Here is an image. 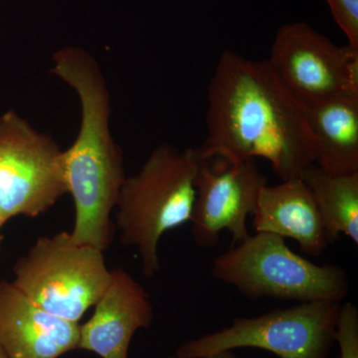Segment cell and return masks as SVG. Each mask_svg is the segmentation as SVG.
I'll use <instances>...</instances> for the list:
<instances>
[{
    "label": "cell",
    "mask_w": 358,
    "mask_h": 358,
    "mask_svg": "<svg viewBox=\"0 0 358 358\" xmlns=\"http://www.w3.org/2000/svg\"><path fill=\"white\" fill-rule=\"evenodd\" d=\"M167 358H179L178 357H169ZM204 358H237L236 355H235L234 350H228V352H223L216 353V355H209V357H206Z\"/></svg>",
    "instance_id": "e0dca14e"
},
{
    "label": "cell",
    "mask_w": 358,
    "mask_h": 358,
    "mask_svg": "<svg viewBox=\"0 0 358 358\" xmlns=\"http://www.w3.org/2000/svg\"><path fill=\"white\" fill-rule=\"evenodd\" d=\"M94 307L93 315L80 324L78 350L101 358H129L134 334L154 320L150 294L124 268H113L109 285Z\"/></svg>",
    "instance_id": "30bf717a"
},
{
    "label": "cell",
    "mask_w": 358,
    "mask_h": 358,
    "mask_svg": "<svg viewBox=\"0 0 358 358\" xmlns=\"http://www.w3.org/2000/svg\"><path fill=\"white\" fill-rule=\"evenodd\" d=\"M268 178L256 159L233 162L224 157L202 159L195 178L196 199L192 220L193 240L200 248H214L223 231L232 244L249 236L247 218L253 215Z\"/></svg>",
    "instance_id": "9c48e42d"
},
{
    "label": "cell",
    "mask_w": 358,
    "mask_h": 358,
    "mask_svg": "<svg viewBox=\"0 0 358 358\" xmlns=\"http://www.w3.org/2000/svg\"><path fill=\"white\" fill-rule=\"evenodd\" d=\"M52 73L76 91L81 124L76 140L63 152L67 193L75 207L71 236L105 252L112 241L110 214L126 173L124 157L110 131V94L98 63L78 47L54 54Z\"/></svg>",
    "instance_id": "7a4b0ae2"
},
{
    "label": "cell",
    "mask_w": 358,
    "mask_h": 358,
    "mask_svg": "<svg viewBox=\"0 0 358 358\" xmlns=\"http://www.w3.org/2000/svg\"><path fill=\"white\" fill-rule=\"evenodd\" d=\"M341 306L336 301H306L258 317H236L221 331L185 341L176 357L204 358L251 348L280 358H329L336 343Z\"/></svg>",
    "instance_id": "8992f818"
},
{
    "label": "cell",
    "mask_w": 358,
    "mask_h": 358,
    "mask_svg": "<svg viewBox=\"0 0 358 358\" xmlns=\"http://www.w3.org/2000/svg\"><path fill=\"white\" fill-rule=\"evenodd\" d=\"M200 162L199 148L179 150L164 143L122 183L115 206L120 240L138 251L147 279L159 272L162 237L192 220Z\"/></svg>",
    "instance_id": "3957f363"
},
{
    "label": "cell",
    "mask_w": 358,
    "mask_h": 358,
    "mask_svg": "<svg viewBox=\"0 0 358 358\" xmlns=\"http://www.w3.org/2000/svg\"><path fill=\"white\" fill-rule=\"evenodd\" d=\"M6 223V221H4L3 218L0 215V254H1L2 242H3V235L1 234V230Z\"/></svg>",
    "instance_id": "ac0fdd59"
},
{
    "label": "cell",
    "mask_w": 358,
    "mask_h": 358,
    "mask_svg": "<svg viewBox=\"0 0 358 358\" xmlns=\"http://www.w3.org/2000/svg\"><path fill=\"white\" fill-rule=\"evenodd\" d=\"M210 274L250 300L336 301L350 293L348 274L334 264L317 265L294 253L285 238L256 232L214 259Z\"/></svg>",
    "instance_id": "277c9868"
},
{
    "label": "cell",
    "mask_w": 358,
    "mask_h": 358,
    "mask_svg": "<svg viewBox=\"0 0 358 358\" xmlns=\"http://www.w3.org/2000/svg\"><path fill=\"white\" fill-rule=\"evenodd\" d=\"M334 20L348 37V44L358 48V0H326Z\"/></svg>",
    "instance_id": "2e32d148"
},
{
    "label": "cell",
    "mask_w": 358,
    "mask_h": 358,
    "mask_svg": "<svg viewBox=\"0 0 358 358\" xmlns=\"http://www.w3.org/2000/svg\"><path fill=\"white\" fill-rule=\"evenodd\" d=\"M268 62L301 102L358 94V48L338 46L306 22L280 28Z\"/></svg>",
    "instance_id": "ba28073f"
},
{
    "label": "cell",
    "mask_w": 358,
    "mask_h": 358,
    "mask_svg": "<svg viewBox=\"0 0 358 358\" xmlns=\"http://www.w3.org/2000/svg\"><path fill=\"white\" fill-rule=\"evenodd\" d=\"M80 324L39 307L13 282L0 281V348L9 358H59L78 350Z\"/></svg>",
    "instance_id": "8fae6325"
},
{
    "label": "cell",
    "mask_w": 358,
    "mask_h": 358,
    "mask_svg": "<svg viewBox=\"0 0 358 358\" xmlns=\"http://www.w3.org/2000/svg\"><path fill=\"white\" fill-rule=\"evenodd\" d=\"M301 178L312 193L331 243L343 234L357 245L358 171L329 173L313 164Z\"/></svg>",
    "instance_id": "5bb4252c"
},
{
    "label": "cell",
    "mask_w": 358,
    "mask_h": 358,
    "mask_svg": "<svg viewBox=\"0 0 358 358\" xmlns=\"http://www.w3.org/2000/svg\"><path fill=\"white\" fill-rule=\"evenodd\" d=\"M202 159L268 160L281 181L300 178L315 162L303 103L268 60L224 51L208 87Z\"/></svg>",
    "instance_id": "6da1fadb"
},
{
    "label": "cell",
    "mask_w": 358,
    "mask_h": 358,
    "mask_svg": "<svg viewBox=\"0 0 358 358\" xmlns=\"http://www.w3.org/2000/svg\"><path fill=\"white\" fill-rule=\"evenodd\" d=\"M336 343L339 348L338 358H358V308L350 301L341 303Z\"/></svg>",
    "instance_id": "9a60e30c"
},
{
    "label": "cell",
    "mask_w": 358,
    "mask_h": 358,
    "mask_svg": "<svg viewBox=\"0 0 358 358\" xmlns=\"http://www.w3.org/2000/svg\"><path fill=\"white\" fill-rule=\"evenodd\" d=\"M0 358H9L8 355H7L6 352H4V350H2L1 348H0Z\"/></svg>",
    "instance_id": "d6986e66"
},
{
    "label": "cell",
    "mask_w": 358,
    "mask_h": 358,
    "mask_svg": "<svg viewBox=\"0 0 358 358\" xmlns=\"http://www.w3.org/2000/svg\"><path fill=\"white\" fill-rule=\"evenodd\" d=\"M13 284L51 315L79 324L107 289L103 251L61 232L37 239L13 267Z\"/></svg>",
    "instance_id": "5b68a950"
},
{
    "label": "cell",
    "mask_w": 358,
    "mask_h": 358,
    "mask_svg": "<svg viewBox=\"0 0 358 358\" xmlns=\"http://www.w3.org/2000/svg\"><path fill=\"white\" fill-rule=\"evenodd\" d=\"M253 217L256 232L293 239L307 255L319 257L331 244L312 193L301 178L266 185Z\"/></svg>",
    "instance_id": "7c38bea8"
},
{
    "label": "cell",
    "mask_w": 358,
    "mask_h": 358,
    "mask_svg": "<svg viewBox=\"0 0 358 358\" xmlns=\"http://www.w3.org/2000/svg\"><path fill=\"white\" fill-rule=\"evenodd\" d=\"M67 193L63 150L8 110L0 117V215L35 218Z\"/></svg>",
    "instance_id": "52a82bcc"
},
{
    "label": "cell",
    "mask_w": 358,
    "mask_h": 358,
    "mask_svg": "<svg viewBox=\"0 0 358 358\" xmlns=\"http://www.w3.org/2000/svg\"><path fill=\"white\" fill-rule=\"evenodd\" d=\"M303 105L315 138V164L329 173H357L358 94L329 96Z\"/></svg>",
    "instance_id": "4fadbf2b"
}]
</instances>
